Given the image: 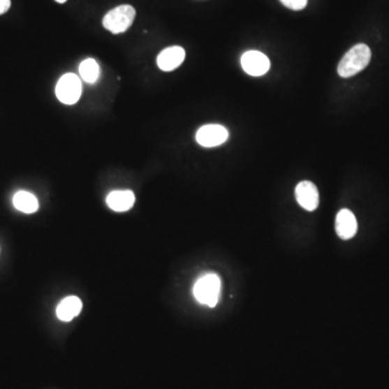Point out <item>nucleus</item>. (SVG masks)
Instances as JSON below:
<instances>
[{"mask_svg":"<svg viewBox=\"0 0 389 389\" xmlns=\"http://www.w3.org/2000/svg\"><path fill=\"white\" fill-rule=\"evenodd\" d=\"M57 3H64L66 0H55Z\"/></svg>","mask_w":389,"mask_h":389,"instance_id":"dca6fc26","label":"nucleus"},{"mask_svg":"<svg viewBox=\"0 0 389 389\" xmlns=\"http://www.w3.org/2000/svg\"><path fill=\"white\" fill-rule=\"evenodd\" d=\"M82 91V82L75 74H65L61 77L55 88L59 100L66 105H73L78 102Z\"/></svg>","mask_w":389,"mask_h":389,"instance_id":"20e7f679","label":"nucleus"},{"mask_svg":"<svg viewBox=\"0 0 389 389\" xmlns=\"http://www.w3.org/2000/svg\"><path fill=\"white\" fill-rule=\"evenodd\" d=\"M242 66L250 76L260 77L270 71V62L264 53L260 51H247L242 57Z\"/></svg>","mask_w":389,"mask_h":389,"instance_id":"39448f33","label":"nucleus"},{"mask_svg":"<svg viewBox=\"0 0 389 389\" xmlns=\"http://www.w3.org/2000/svg\"><path fill=\"white\" fill-rule=\"evenodd\" d=\"M221 280L215 274H205L198 278L193 286V296L197 301L209 307H214L219 302Z\"/></svg>","mask_w":389,"mask_h":389,"instance_id":"f03ea898","label":"nucleus"},{"mask_svg":"<svg viewBox=\"0 0 389 389\" xmlns=\"http://www.w3.org/2000/svg\"><path fill=\"white\" fill-rule=\"evenodd\" d=\"M82 300L77 296H67L57 308V316L62 321H72L82 311Z\"/></svg>","mask_w":389,"mask_h":389,"instance_id":"9b49d317","label":"nucleus"},{"mask_svg":"<svg viewBox=\"0 0 389 389\" xmlns=\"http://www.w3.org/2000/svg\"><path fill=\"white\" fill-rule=\"evenodd\" d=\"M108 207L116 212H126L133 207L135 196L131 191H115L106 198Z\"/></svg>","mask_w":389,"mask_h":389,"instance_id":"9d476101","label":"nucleus"},{"mask_svg":"<svg viewBox=\"0 0 389 389\" xmlns=\"http://www.w3.org/2000/svg\"><path fill=\"white\" fill-rule=\"evenodd\" d=\"M282 5L289 8V9L294 10V11H300L303 10L307 5V0H280Z\"/></svg>","mask_w":389,"mask_h":389,"instance_id":"4468645a","label":"nucleus"},{"mask_svg":"<svg viewBox=\"0 0 389 389\" xmlns=\"http://www.w3.org/2000/svg\"><path fill=\"white\" fill-rule=\"evenodd\" d=\"M184 49L179 45H175L160 52L157 58V64L160 70L163 72H171L177 70V67L184 62Z\"/></svg>","mask_w":389,"mask_h":389,"instance_id":"1a4fd4ad","label":"nucleus"},{"mask_svg":"<svg viewBox=\"0 0 389 389\" xmlns=\"http://www.w3.org/2000/svg\"><path fill=\"white\" fill-rule=\"evenodd\" d=\"M79 74L88 84H94L100 76V67L94 59H87L82 61L79 66Z\"/></svg>","mask_w":389,"mask_h":389,"instance_id":"ddd939ff","label":"nucleus"},{"mask_svg":"<svg viewBox=\"0 0 389 389\" xmlns=\"http://www.w3.org/2000/svg\"><path fill=\"white\" fill-rule=\"evenodd\" d=\"M358 230L356 216L348 209H343L337 213L335 219V230L337 236L343 240H348L356 235Z\"/></svg>","mask_w":389,"mask_h":389,"instance_id":"6e6552de","label":"nucleus"},{"mask_svg":"<svg viewBox=\"0 0 389 389\" xmlns=\"http://www.w3.org/2000/svg\"><path fill=\"white\" fill-rule=\"evenodd\" d=\"M371 60V50L365 43H358L343 57L337 73L342 78H349L365 70Z\"/></svg>","mask_w":389,"mask_h":389,"instance_id":"f257e3e1","label":"nucleus"},{"mask_svg":"<svg viewBox=\"0 0 389 389\" xmlns=\"http://www.w3.org/2000/svg\"><path fill=\"white\" fill-rule=\"evenodd\" d=\"M11 6L10 0H0V15L7 13Z\"/></svg>","mask_w":389,"mask_h":389,"instance_id":"2eb2a0df","label":"nucleus"},{"mask_svg":"<svg viewBox=\"0 0 389 389\" xmlns=\"http://www.w3.org/2000/svg\"><path fill=\"white\" fill-rule=\"evenodd\" d=\"M135 19V9L132 6L122 5L110 10L103 19V25L112 34L127 31Z\"/></svg>","mask_w":389,"mask_h":389,"instance_id":"7ed1b4c3","label":"nucleus"},{"mask_svg":"<svg viewBox=\"0 0 389 389\" xmlns=\"http://www.w3.org/2000/svg\"><path fill=\"white\" fill-rule=\"evenodd\" d=\"M13 205L15 209L27 214L36 212L39 207L36 197L34 196L33 193L25 191H20L15 193L13 197Z\"/></svg>","mask_w":389,"mask_h":389,"instance_id":"f8f14e48","label":"nucleus"},{"mask_svg":"<svg viewBox=\"0 0 389 389\" xmlns=\"http://www.w3.org/2000/svg\"><path fill=\"white\" fill-rule=\"evenodd\" d=\"M228 140V131L220 124H207L197 131L196 141L203 147H215Z\"/></svg>","mask_w":389,"mask_h":389,"instance_id":"423d86ee","label":"nucleus"},{"mask_svg":"<svg viewBox=\"0 0 389 389\" xmlns=\"http://www.w3.org/2000/svg\"><path fill=\"white\" fill-rule=\"evenodd\" d=\"M295 197L302 208L311 212L315 211L319 205V193L311 182H300L295 189Z\"/></svg>","mask_w":389,"mask_h":389,"instance_id":"0eeeda50","label":"nucleus"}]
</instances>
